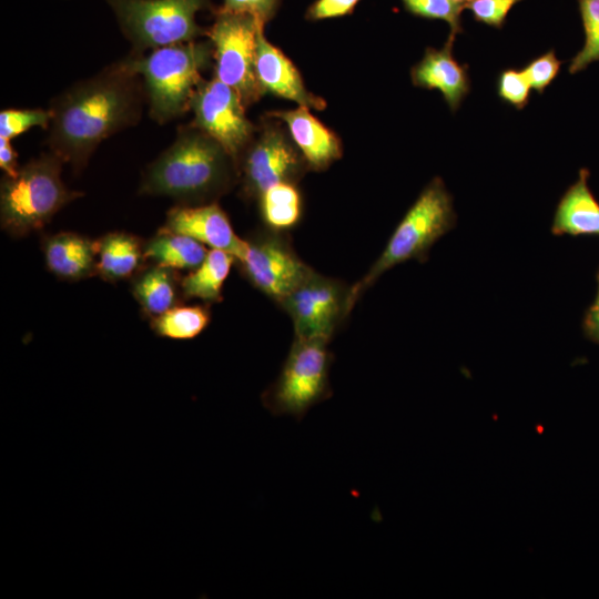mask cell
I'll return each mask as SVG.
<instances>
[{
	"label": "cell",
	"instance_id": "cell-23",
	"mask_svg": "<svg viewBox=\"0 0 599 599\" xmlns=\"http://www.w3.org/2000/svg\"><path fill=\"white\" fill-rule=\"evenodd\" d=\"M265 227L283 232L295 227L302 217V195L296 183H277L256 199Z\"/></svg>",
	"mask_w": 599,
	"mask_h": 599
},
{
	"label": "cell",
	"instance_id": "cell-10",
	"mask_svg": "<svg viewBox=\"0 0 599 599\" xmlns=\"http://www.w3.org/2000/svg\"><path fill=\"white\" fill-rule=\"evenodd\" d=\"M236 262L245 278L278 305L313 271L283 232L267 227L245 238Z\"/></svg>",
	"mask_w": 599,
	"mask_h": 599
},
{
	"label": "cell",
	"instance_id": "cell-24",
	"mask_svg": "<svg viewBox=\"0 0 599 599\" xmlns=\"http://www.w3.org/2000/svg\"><path fill=\"white\" fill-rule=\"evenodd\" d=\"M211 319L207 307L202 305L174 306L152 317L155 334L172 339H191L201 334Z\"/></svg>",
	"mask_w": 599,
	"mask_h": 599
},
{
	"label": "cell",
	"instance_id": "cell-4",
	"mask_svg": "<svg viewBox=\"0 0 599 599\" xmlns=\"http://www.w3.org/2000/svg\"><path fill=\"white\" fill-rule=\"evenodd\" d=\"M63 161L42 153L4 175L0 186L1 229L14 237L40 230L68 203L82 195L69 190L61 177Z\"/></svg>",
	"mask_w": 599,
	"mask_h": 599
},
{
	"label": "cell",
	"instance_id": "cell-35",
	"mask_svg": "<svg viewBox=\"0 0 599 599\" xmlns=\"http://www.w3.org/2000/svg\"><path fill=\"white\" fill-rule=\"evenodd\" d=\"M454 1L465 6V3H467L469 0H454Z\"/></svg>",
	"mask_w": 599,
	"mask_h": 599
},
{
	"label": "cell",
	"instance_id": "cell-12",
	"mask_svg": "<svg viewBox=\"0 0 599 599\" xmlns=\"http://www.w3.org/2000/svg\"><path fill=\"white\" fill-rule=\"evenodd\" d=\"M245 109L238 92L214 75L199 83L190 101L191 123L217 141L237 166L257 128L246 116Z\"/></svg>",
	"mask_w": 599,
	"mask_h": 599
},
{
	"label": "cell",
	"instance_id": "cell-7",
	"mask_svg": "<svg viewBox=\"0 0 599 599\" xmlns=\"http://www.w3.org/2000/svg\"><path fill=\"white\" fill-rule=\"evenodd\" d=\"M328 342L294 337L276 379L262 394L263 406L274 416L301 420L315 405L332 395Z\"/></svg>",
	"mask_w": 599,
	"mask_h": 599
},
{
	"label": "cell",
	"instance_id": "cell-29",
	"mask_svg": "<svg viewBox=\"0 0 599 599\" xmlns=\"http://www.w3.org/2000/svg\"><path fill=\"white\" fill-rule=\"evenodd\" d=\"M561 63L555 50H549L528 62L522 71L530 87L541 94L558 75Z\"/></svg>",
	"mask_w": 599,
	"mask_h": 599
},
{
	"label": "cell",
	"instance_id": "cell-22",
	"mask_svg": "<svg viewBox=\"0 0 599 599\" xmlns=\"http://www.w3.org/2000/svg\"><path fill=\"white\" fill-rule=\"evenodd\" d=\"M236 258L222 250L211 248L203 262L181 278L184 300L197 298L205 303L222 300V288Z\"/></svg>",
	"mask_w": 599,
	"mask_h": 599
},
{
	"label": "cell",
	"instance_id": "cell-5",
	"mask_svg": "<svg viewBox=\"0 0 599 599\" xmlns=\"http://www.w3.org/2000/svg\"><path fill=\"white\" fill-rule=\"evenodd\" d=\"M456 214L453 197L436 176L420 192L402 219L379 257L349 288V309L386 271L409 260L424 261L433 244L453 229Z\"/></svg>",
	"mask_w": 599,
	"mask_h": 599
},
{
	"label": "cell",
	"instance_id": "cell-26",
	"mask_svg": "<svg viewBox=\"0 0 599 599\" xmlns=\"http://www.w3.org/2000/svg\"><path fill=\"white\" fill-rule=\"evenodd\" d=\"M405 10L413 16L443 20L450 28L449 38L455 39L463 31L461 13L465 9L454 0H400Z\"/></svg>",
	"mask_w": 599,
	"mask_h": 599
},
{
	"label": "cell",
	"instance_id": "cell-18",
	"mask_svg": "<svg viewBox=\"0 0 599 599\" xmlns=\"http://www.w3.org/2000/svg\"><path fill=\"white\" fill-rule=\"evenodd\" d=\"M588 177V170H580L578 180L560 199L551 226L554 234H599V203L589 189Z\"/></svg>",
	"mask_w": 599,
	"mask_h": 599
},
{
	"label": "cell",
	"instance_id": "cell-20",
	"mask_svg": "<svg viewBox=\"0 0 599 599\" xmlns=\"http://www.w3.org/2000/svg\"><path fill=\"white\" fill-rule=\"evenodd\" d=\"M131 291L141 308L152 317L176 306L182 297L176 271L158 264L135 274Z\"/></svg>",
	"mask_w": 599,
	"mask_h": 599
},
{
	"label": "cell",
	"instance_id": "cell-1",
	"mask_svg": "<svg viewBox=\"0 0 599 599\" xmlns=\"http://www.w3.org/2000/svg\"><path fill=\"white\" fill-rule=\"evenodd\" d=\"M144 103L142 79L123 58L51 100L49 151L80 171L102 141L139 123Z\"/></svg>",
	"mask_w": 599,
	"mask_h": 599
},
{
	"label": "cell",
	"instance_id": "cell-17",
	"mask_svg": "<svg viewBox=\"0 0 599 599\" xmlns=\"http://www.w3.org/2000/svg\"><path fill=\"white\" fill-rule=\"evenodd\" d=\"M42 251L48 270L64 281H80L97 274V244L73 232L47 236Z\"/></svg>",
	"mask_w": 599,
	"mask_h": 599
},
{
	"label": "cell",
	"instance_id": "cell-9",
	"mask_svg": "<svg viewBox=\"0 0 599 599\" xmlns=\"http://www.w3.org/2000/svg\"><path fill=\"white\" fill-rule=\"evenodd\" d=\"M264 24L248 14L216 11L205 37L213 45L214 77L235 89L246 106L264 94L255 75L258 30Z\"/></svg>",
	"mask_w": 599,
	"mask_h": 599
},
{
	"label": "cell",
	"instance_id": "cell-6",
	"mask_svg": "<svg viewBox=\"0 0 599 599\" xmlns=\"http://www.w3.org/2000/svg\"><path fill=\"white\" fill-rule=\"evenodd\" d=\"M120 29L132 45L143 53L156 48L205 37L196 14L210 0H105Z\"/></svg>",
	"mask_w": 599,
	"mask_h": 599
},
{
	"label": "cell",
	"instance_id": "cell-14",
	"mask_svg": "<svg viewBox=\"0 0 599 599\" xmlns=\"http://www.w3.org/2000/svg\"><path fill=\"white\" fill-rule=\"evenodd\" d=\"M254 68L263 94L270 93L317 111L326 108L323 98L307 90L294 63L266 39L264 28L257 34Z\"/></svg>",
	"mask_w": 599,
	"mask_h": 599
},
{
	"label": "cell",
	"instance_id": "cell-27",
	"mask_svg": "<svg viewBox=\"0 0 599 599\" xmlns=\"http://www.w3.org/2000/svg\"><path fill=\"white\" fill-rule=\"evenodd\" d=\"M48 109H3L0 112V138L12 140L32 128L48 129L51 121Z\"/></svg>",
	"mask_w": 599,
	"mask_h": 599
},
{
	"label": "cell",
	"instance_id": "cell-11",
	"mask_svg": "<svg viewBox=\"0 0 599 599\" xmlns=\"http://www.w3.org/2000/svg\"><path fill=\"white\" fill-rule=\"evenodd\" d=\"M349 288L313 270L280 304L292 319L295 337L329 343L351 313Z\"/></svg>",
	"mask_w": 599,
	"mask_h": 599
},
{
	"label": "cell",
	"instance_id": "cell-19",
	"mask_svg": "<svg viewBox=\"0 0 599 599\" xmlns=\"http://www.w3.org/2000/svg\"><path fill=\"white\" fill-rule=\"evenodd\" d=\"M97 274L108 282L138 274L145 261L144 244L130 233L111 232L95 241Z\"/></svg>",
	"mask_w": 599,
	"mask_h": 599
},
{
	"label": "cell",
	"instance_id": "cell-30",
	"mask_svg": "<svg viewBox=\"0 0 599 599\" xmlns=\"http://www.w3.org/2000/svg\"><path fill=\"white\" fill-rule=\"evenodd\" d=\"M520 1L522 0H469L464 7L477 22L501 29L509 11Z\"/></svg>",
	"mask_w": 599,
	"mask_h": 599
},
{
	"label": "cell",
	"instance_id": "cell-21",
	"mask_svg": "<svg viewBox=\"0 0 599 599\" xmlns=\"http://www.w3.org/2000/svg\"><path fill=\"white\" fill-rule=\"evenodd\" d=\"M207 252L204 244L165 227H162L156 235L144 243L145 261L175 271L196 268Z\"/></svg>",
	"mask_w": 599,
	"mask_h": 599
},
{
	"label": "cell",
	"instance_id": "cell-3",
	"mask_svg": "<svg viewBox=\"0 0 599 599\" xmlns=\"http://www.w3.org/2000/svg\"><path fill=\"white\" fill-rule=\"evenodd\" d=\"M125 58L142 79L150 118L166 124L190 111L202 73L213 67V45L197 39Z\"/></svg>",
	"mask_w": 599,
	"mask_h": 599
},
{
	"label": "cell",
	"instance_id": "cell-8",
	"mask_svg": "<svg viewBox=\"0 0 599 599\" xmlns=\"http://www.w3.org/2000/svg\"><path fill=\"white\" fill-rule=\"evenodd\" d=\"M238 160V184L246 200H255L267 187L298 183L308 166L286 126L266 114Z\"/></svg>",
	"mask_w": 599,
	"mask_h": 599
},
{
	"label": "cell",
	"instance_id": "cell-33",
	"mask_svg": "<svg viewBox=\"0 0 599 599\" xmlns=\"http://www.w3.org/2000/svg\"><path fill=\"white\" fill-rule=\"evenodd\" d=\"M0 167L4 175L13 177L18 174V153L16 152L11 140L0 138Z\"/></svg>",
	"mask_w": 599,
	"mask_h": 599
},
{
	"label": "cell",
	"instance_id": "cell-34",
	"mask_svg": "<svg viewBox=\"0 0 599 599\" xmlns=\"http://www.w3.org/2000/svg\"><path fill=\"white\" fill-rule=\"evenodd\" d=\"M583 326L587 336L599 344V287L596 300L586 314Z\"/></svg>",
	"mask_w": 599,
	"mask_h": 599
},
{
	"label": "cell",
	"instance_id": "cell-15",
	"mask_svg": "<svg viewBox=\"0 0 599 599\" xmlns=\"http://www.w3.org/2000/svg\"><path fill=\"white\" fill-rule=\"evenodd\" d=\"M284 123L302 153L309 171H325L343 155L338 135L315 118L309 109L298 105L266 113Z\"/></svg>",
	"mask_w": 599,
	"mask_h": 599
},
{
	"label": "cell",
	"instance_id": "cell-31",
	"mask_svg": "<svg viewBox=\"0 0 599 599\" xmlns=\"http://www.w3.org/2000/svg\"><path fill=\"white\" fill-rule=\"evenodd\" d=\"M277 6L278 0H223L217 11L248 14L265 26L275 14Z\"/></svg>",
	"mask_w": 599,
	"mask_h": 599
},
{
	"label": "cell",
	"instance_id": "cell-28",
	"mask_svg": "<svg viewBox=\"0 0 599 599\" xmlns=\"http://www.w3.org/2000/svg\"><path fill=\"white\" fill-rule=\"evenodd\" d=\"M530 88L522 70L505 69L497 78L498 97L517 110H522L528 104Z\"/></svg>",
	"mask_w": 599,
	"mask_h": 599
},
{
	"label": "cell",
	"instance_id": "cell-2",
	"mask_svg": "<svg viewBox=\"0 0 599 599\" xmlns=\"http://www.w3.org/2000/svg\"><path fill=\"white\" fill-rule=\"evenodd\" d=\"M238 184V166L213 138L192 123L144 170L139 194L166 196L179 205L216 202Z\"/></svg>",
	"mask_w": 599,
	"mask_h": 599
},
{
	"label": "cell",
	"instance_id": "cell-25",
	"mask_svg": "<svg viewBox=\"0 0 599 599\" xmlns=\"http://www.w3.org/2000/svg\"><path fill=\"white\" fill-rule=\"evenodd\" d=\"M578 8L585 31V43L570 61V74L599 61V0H578Z\"/></svg>",
	"mask_w": 599,
	"mask_h": 599
},
{
	"label": "cell",
	"instance_id": "cell-13",
	"mask_svg": "<svg viewBox=\"0 0 599 599\" xmlns=\"http://www.w3.org/2000/svg\"><path fill=\"white\" fill-rule=\"evenodd\" d=\"M164 227L232 254L238 260L245 250V238L233 230L227 214L216 203L175 205L166 214Z\"/></svg>",
	"mask_w": 599,
	"mask_h": 599
},
{
	"label": "cell",
	"instance_id": "cell-32",
	"mask_svg": "<svg viewBox=\"0 0 599 599\" xmlns=\"http://www.w3.org/2000/svg\"><path fill=\"white\" fill-rule=\"evenodd\" d=\"M361 0H316L306 11L308 20L317 21L351 14Z\"/></svg>",
	"mask_w": 599,
	"mask_h": 599
},
{
	"label": "cell",
	"instance_id": "cell-16",
	"mask_svg": "<svg viewBox=\"0 0 599 599\" xmlns=\"http://www.w3.org/2000/svg\"><path fill=\"white\" fill-rule=\"evenodd\" d=\"M455 39L448 37L440 49L427 48L424 57L410 69L415 87L436 89L453 112L470 92L468 65L460 64L453 54Z\"/></svg>",
	"mask_w": 599,
	"mask_h": 599
}]
</instances>
